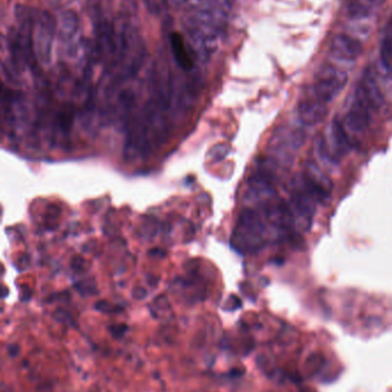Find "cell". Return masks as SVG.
I'll return each instance as SVG.
<instances>
[{"label": "cell", "mask_w": 392, "mask_h": 392, "mask_svg": "<svg viewBox=\"0 0 392 392\" xmlns=\"http://www.w3.org/2000/svg\"><path fill=\"white\" fill-rule=\"evenodd\" d=\"M289 204L296 220V226L299 225L302 232L309 231L318 201L312 191L306 186L300 173L295 175L291 182Z\"/></svg>", "instance_id": "cell-1"}, {"label": "cell", "mask_w": 392, "mask_h": 392, "mask_svg": "<svg viewBox=\"0 0 392 392\" xmlns=\"http://www.w3.org/2000/svg\"><path fill=\"white\" fill-rule=\"evenodd\" d=\"M57 32V20L50 12L43 10L36 15L32 41L36 59L39 64H50L51 62Z\"/></svg>", "instance_id": "cell-2"}, {"label": "cell", "mask_w": 392, "mask_h": 392, "mask_svg": "<svg viewBox=\"0 0 392 392\" xmlns=\"http://www.w3.org/2000/svg\"><path fill=\"white\" fill-rule=\"evenodd\" d=\"M265 228L262 220L257 212L251 209L243 211L238 220L236 231V243L238 248L244 252H254L264 246Z\"/></svg>", "instance_id": "cell-3"}, {"label": "cell", "mask_w": 392, "mask_h": 392, "mask_svg": "<svg viewBox=\"0 0 392 392\" xmlns=\"http://www.w3.org/2000/svg\"><path fill=\"white\" fill-rule=\"evenodd\" d=\"M347 80L349 77L345 71L332 66H325L315 78L313 96L328 105L344 89Z\"/></svg>", "instance_id": "cell-4"}, {"label": "cell", "mask_w": 392, "mask_h": 392, "mask_svg": "<svg viewBox=\"0 0 392 392\" xmlns=\"http://www.w3.org/2000/svg\"><path fill=\"white\" fill-rule=\"evenodd\" d=\"M352 140L347 133L344 123L340 118L335 117L330 124L327 137H322L318 145V150L323 157L335 162L346 155L352 150Z\"/></svg>", "instance_id": "cell-5"}, {"label": "cell", "mask_w": 392, "mask_h": 392, "mask_svg": "<svg viewBox=\"0 0 392 392\" xmlns=\"http://www.w3.org/2000/svg\"><path fill=\"white\" fill-rule=\"evenodd\" d=\"M374 112L375 110L368 100L356 89L352 103L343 119L345 128L356 133H363L372 124Z\"/></svg>", "instance_id": "cell-6"}, {"label": "cell", "mask_w": 392, "mask_h": 392, "mask_svg": "<svg viewBox=\"0 0 392 392\" xmlns=\"http://www.w3.org/2000/svg\"><path fill=\"white\" fill-rule=\"evenodd\" d=\"M302 175V180L306 186L312 191L318 203H325L330 198L332 191V182L315 163L309 162Z\"/></svg>", "instance_id": "cell-7"}, {"label": "cell", "mask_w": 392, "mask_h": 392, "mask_svg": "<svg viewBox=\"0 0 392 392\" xmlns=\"http://www.w3.org/2000/svg\"><path fill=\"white\" fill-rule=\"evenodd\" d=\"M363 48L360 41L351 36H335L330 43V53L343 61H354L360 58Z\"/></svg>", "instance_id": "cell-8"}, {"label": "cell", "mask_w": 392, "mask_h": 392, "mask_svg": "<svg viewBox=\"0 0 392 392\" xmlns=\"http://www.w3.org/2000/svg\"><path fill=\"white\" fill-rule=\"evenodd\" d=\"M328 114V106L316 99L314 96L299 102V121L305 125H315L325 119Z\"/></svg>", "instance_id": "cell-9"}, {"label": "cell", "mask_w": 392, "mask_h": 392, "mask_svg": "<svg viewBox=\"0 0 392 392\" xmlns=\"http://www.w3.org/2000/svg\"><path fill=\"white\" fill-rule=\"evenodd\" d=\"M57 28H58V35L64 44L71 46L75 43L76 36L78 35L80 30V19L75 10H67L60 14L58 21H57Z\"/></svg>", "instance_id": "cell-10"}, {"label": "cell", "mask_w": 392, "mask_h": 392, "mask_svg": "<svg viewBox=\"0 0 392 392\" xmlns=\"http://www.w3.org/2000/svg\"><path fill=\"white\" fill-rule=\"evenodd\" d=\"M356 89L368 100V102L372 105L375 112L379 110L382 107L383 103H384V96H383L381 87H379L375 77L370 71H365L363 78L358 83V87Z\"/></svg>", "instance_id": "cell-11"}, {"label": "cell", "mask_w": 392, "mask_h": 392, "mask_svg": "<svg viewBox=\"0 0 392 392\" xmlns=\"http://www.w3.org/2000/svg\"><path fill=\"white\" fill-rule=\"evenodd\" d=\"M171 48L177 66L184 71H191L193 68V57L190 48L186 45V41L178 32H173L171 36Z\"/></svg>", "instance_id": "cell-12"}, {"label": "cell", "mask_w": 392, "mask_h": 392, "mask_svg": "<svg viewBox=\"0 0 392 392\" xmlns=\"http://www.w3.org/2000/svg\"><path fill=\"white\" fill-rule=\"evenodd\" d=\"M381 60L384 67L392 73V39L386 38L381 46Z\"/></svg>", "instance_id": "cell-13"}, {"label": "cell", "mask_w": 392, "mask_h": 392, "mask_svg": "<svg viewBox=\"0 0 392 392\" xmlns=\"http://www.w3.org/2000/svg\"><path fill=\"white\" fill-rule=\"evenodd\" d=\"M166 3H167V0H145L146 6L148 7V10H151L153 14L159 13L161 7Z\"/></svg>", "instance_id": "cell-14"}, {"label": "cell", "mask_w": 392, "mask_h": 392, "mask_svg": "<svg viewBox=\"0 0 392 392\" xmlns=\"http://www.w3.org/2000/svg\"><path fill=\"white\" fill-rule=\"evenodd\" d=\"M71 112H62L60 115V124H62V128L69 129L71 128Z\"/></svg>", "instance_id": "cell-15"}, {"label": "cell", "mask_w": 392, "mask_h": 392, "mask_svg": "<svg viewBox=\"0 0 392 392\" xmlns=\"http://www.w3.org/2000/svg\"><path fill=\"white\" fill-rule=\"evenodd\" d=\"M358 1L370 10V7L379 6L384 0H358Z\"/></svg>", "instance_id": "cell-16"}]
</instances>
